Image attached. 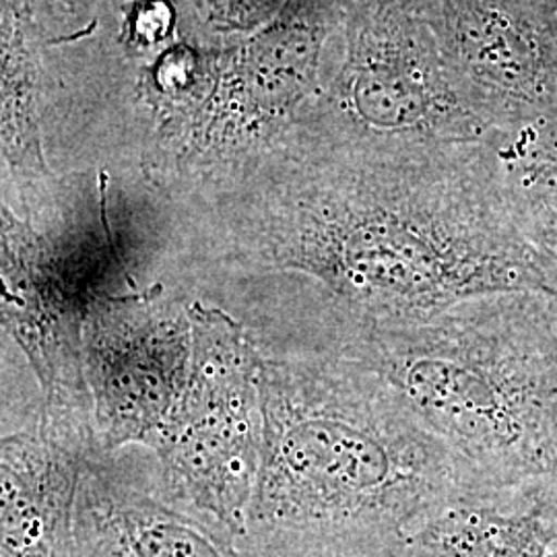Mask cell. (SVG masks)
I'll list each match as a JSON object with an SVG mask.
<instances>
[{
	"label": "cell",
	"mask_w": 557,
	"mask_h": 557,
	"mask_svg": "<svg viewBox=\"0 0 557 557\" xmlns=\"http://www.w3.org/2000/svg\"><path fill=\"white\" fill-rule=\"evenodd\" d=\"M161 209L186 275L308 278L354 324H416L469 299L547 292L549 260L506 218L479 143L292 131L232 188Z\"/></svg>",
	"instance_id": "1"
},
{
	"label": "cell",
	"mask_w": 557,
	"mask_h": 557,
	"mask_svg": "<svg viewBox=\"0 0 557 557\" xmlns=\"http://www.w3.org/2000/svg\"><path fill=\"white\" fill-rule=\"evenodd\" d=\"M259 386L248 557H395L450 504L494 496L379 372L337 349L260 347Z\"/></svg>",
	"instance_id": "2"
},
{
	"label": "cell",
	"mask_w": 557,
	"mask_h": 557,
	"mask_svg": "<svg viewBox=\"0 0 557 557\" xmlns=\"http://www.w3.org/2000/svg\"><path fill=\"white\" fill-rule=\"evenodd\" d=\"M341 331L337 351L379 372L487 494H529L554 473L557 319L547 294L483 296L416 324Z\"/></svg>",
	"instance_id": "3"
},
{
	"label": "cell",
	"mask_w": 557,
	"mask_h": 557,
	"mask_svg": "<svg viewBox=\"0 0 557 557\" xmlns=\"http://www.w3.org/2000/svg\"><path fill=\"white\" fill-rule=\"evenodd\" d=\"M347 0H289L250 36H200L197 69L133 114L137 168L151 197L178 207L250 176L296 126L319 85Z\"/></svg>",
	"instance_id": "4"
},
{
	"label": "cell",
	"mask_w": 557,
	"mask_h": 557,
	"mask_svg": "<svg viewBox=\"0 0 557 557\" xmlns=\"http://www.w3.org/2000/svg\"><path fill=\"white\" fill-rule=\"evenodd\" d=\"M292 131L331 143L442 147L481 143L490 128L462 100L413 0H347Z\"/></svg>",
	"instance_id": "5"
},
{
	"label": "cell",
	"mask_w": 557,
	"mask_h": 557,
	"mask_svg": "<svg viewBox=\"0 0 557 557\" xmlns=\"http://www.w3.org/2000/svg\"><path fill=\"white\" fill-rule=\"evenodd\" d=\"M193 361L184 393L147 446L161 494L244 539L262 453L259 341L205 299L188 301Z\"/></svg>",
	"instance_id": "6"
},
{
	"label": "cell",
	"mask_w": 557,
	"mask_h": 557,
	"mask_svg": "<svg viewBox=\"0 0 557 557\" xmlns=\"http://www.w3.org/2000/svg\"><path fill=\"white\" fill-rule=\"evenodd\" d=\"M188 301L153 281L87 306L81 356L101 453L149 446L176 407L193 361Z\"/></svg>",
	"instance_id": "7"
},
{
	"label": "cell",
	"mask_w": 557,
	"mask_h": 557,
	"mask_svg": "<svg viewBox=\"0 0 557 557\" xmlns=\"http://www.w3.org/2000/svg\"><path fill=\"white\" fill-rule=\"evenodd\" d=\"M490 131L557 114V21L537 0H413Z\"/></svg>",
	"instance_id": "8"
},
{
	"label": "cell",
	"mask_w": 557,
	"mask_h": 557,
	"mask_svg": "<svg viewBox=\"0 0 557 557\" xmlns=\"http://www.w3.org/2000/svg\"><path fill=\"white\" fill-rule=\"evenodd\" d=\"M89 301L50 239L0 199V329L40 382L44 418L94 428L81 326Z\"/></svg>",
	"instance_id": "9"
},
{
	"label": "cell",
	"mask_w": 557,
	"mask_h": 557,
	"mask_svg": "<svg viewBox=\"0 0 557 557\" xmlns=\"http://www.w3.org/2000/svg\"><path fill=\"white\" fill-rule=\"evenodd\" d=\"M124 450L85 462L69 557H248L218 522L165 498L156 467Z\"/></svg>",
	"instance_id": "10"
},
{
	"label": "cell",
	"mask_w": 557,
	"mask_h": 557,
	"mask_svg": "<svg viewBox=\"0 0 557 557\" xmlns=\"http://www.w3.org/2000/svg\"><path fill=\"white\" fill-rule=\"evenodd\" d=\"M96 450L94 430L46 418L0 434V557H69L81 475Z\"/></svg>",
	"instance_id": "11"
},
{
	"label": "cell",
	"mask_w": 557,
	"mask_h": 557,
	"mask_svg": "<svg viewBox=\"0 0 557 557\" xmlns=\"http://www.w3.org/2000/svg\"><path fill=\"white\" fill-rule=\"evenodd\" d=\"M46 38L23 0H0V158L29 221L54 220L62 186L46 158Z\"/></svg>",
	"instance_id": "12"
},
{
	"label": "cell",
	"mask_w": 557,
	"mask_h": 557,
	"mask_svg": "<svg viewBox=\"0 0 557 557\" xmlns=\"http://www.w3.org/2000/svg\"><path fill=\"white\" fill-rule=\"evenodd\" d=\"M539 490L455 502L413 529L395 557H545L557 524Z\"/></svg>",
	"instance_id": "13"
},
{
	"label": "cell",
	"mask_w": 557,
	"mask_h": 557,
	"mask_svg": "<svg viewBox=\"0 0 557 557\" xmlns=\"http://www.w3.org/2000/svg\"><path fill=\"white\" fill-rule=\"evenodd\" d=\"M479 151L518 236L543 259L557 260V114L492 128Z\"/></svg>",
	"instance_id": "14"
},
{
	"label": "cell",
	"mask_w": 557,
	"mask_h": 557,
	"mask_svg": "<svg viewBox=\"0 0 557 557\" xmlns=\"http://www.w3.org/2000/svg\"><path fill=\"white\" fill-rule=\"evenodd\" d=\"M289 0H176L180 27L199 36H250L277 20Z\"/></svg>",
	"instance_id": "15"
},
{
	"label": "cell",
	"mask_w": 557,
	"mask_h": 557,
	"mask_svg": "<svg viewBox=\"0 0 557 557\" xmlns=\"http://www.w3.org/2000/svg\"><path fill=\"white\" fill-rule=\"evenodd\" d=\"M41 413L40 382L13 338L0 329V434L34 430Z\"/></svg>",
	"instance_id": "16"
},
{
	"label": "cell",
	"mask_w": 557,
	"mask_h": 557,
	"mask_svg": "<svg viewBox=\"0 0 557 557\" xmlns=\"http://www.w3.org/2000/svg\"><path fill=\"white\" fill-rule=\"evenodd\" d=\"M32 11L34 20L38 21L41 34L52 23L57 29L50 36V41L59 40L66 23H79L83 27V13H89V0H23Z\"/></svg>",
	"instance_id": "17"
},
{
	"label": "cell",
	"mask_w": 557,
	"mask_h": 557,
	"mask_svg": "<svg viewBox=\"0 0 557 557\" xmlns=\"http://www.w3.org/2000/svg\"><path fill=\"white\" fill-rule=\"evenodd\" d=\"M541 499L545 502L549 517L554 518V522L557 524V462L554 473L541 485Z\"/></svg>",
	"instance_id": "18"
},
{
	"label": "cell",
	"mask_w": 557,
	"mask_h": 557,
	"mask_svg": "<svg viewBox=\"0 0 557 557\" xmlns=\"http://www.w3.org/2000/svg\"><path fill=\"white\" fill-rule=\"evenodd\" d=\"M545 294L549 298L552 310H554L557 319V260H552L547 264V292Z\"/></svg>",
	"instance_id": "19"
},
{
	"label": "cell",
	"mask_w": 557,
	"mask_h": 557,
	"mask_svg": "<svg viewBox=\"0 0 557 557\" xmlns=\"http://www.w3.org/2000/svg\"><path fill=\"white\" fill-rule=\"evenodd\" d=\"M537 2L557 21V0H537Z\"/></svg>",
	"instance_id": "20"
}]
</instances>
